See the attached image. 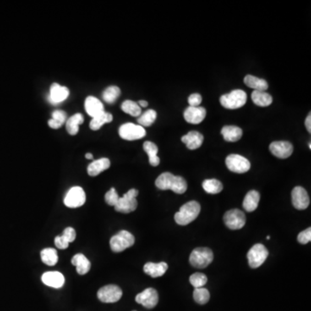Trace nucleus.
I'll list each match as a JSON object with an SVG mask.
<instances>
[{
    "instance_id": "2eb2a0df",
    "label": "nucleus",
    "mask_w": 311,
    "mask_h": 311,
    "mask_svg": "<svg viewBox=\"0 0 311 311\" xmlns=\"http://www.w3.org/2000/svg\"><path fill=\"white\" fill-rule=\"evenodd\" d=\"M293 145L287 141H275L270 144V152L279 159H288L293 152Z\"/></svg>"
},
{
    "instance_id": "20e7f679",
    "label": "nucleus",
    "mask_w": 311,
    "mask_h": 311,
    "mask_svg": "<svg viewBox=\"0 0 311 311\" xmlns=\"http://www.w3.org/2000/svg\"><path fill=\"white\" fill-rule=\"evenodd\" d=\"M247 95L246 92L241 89H236L220 97L221 106L226 109H238L246 105Z\"/></svg>"
},
{
    "instance_id": "1a4fd4ad",
    "label": "nucleus",
    "mask_w": 311,
    "mask_h": 311,
    "mask_svg": "<svg viewBox=\"0 0 311 311\" xmlns=\"http://www.w3.org/2000/svg\"><path fill=\"white\" fill-rule=\"evenodd\" d=\"M227 169L235 173H246L251 168L249 160L238 154H231L226 159Z\"/></svg>"
},
{
    "instance_id": "79ce46f5",
    "label": "nucleus",
    "mask_w": 311,
    "mask_h": 311,
    "mask_svg": "<svg viewBox=\"0 0 311 311\" xmlns=\"http://www.w3.org/2000/svg\"><path fill=\"white\" fill-rule=\"evenodd\" d=\"M202 100H203V97H202L201 94H191L190 96L188 97V102L189 104V106L197 107V106H200V105H201Z\"/></svg>"
},
{
    "instance_id": "9d476101",
    "label": "nucleus",
    "mask_w": 311,
    "mask_h": 311,
    "mask_svg": "<svg viewBox=\"0 0 311 311\" xmlns=\"http://www.w3.org/2000/svg\"><path fill=\"white\" fill-rule=\"evenodd\" d=\"M86 203V193L83 188L75 186L68 190L64 198V204L68 208L76 209L84 205Z\"/></svg>"
},
{
    "instance_id": "423d86ee",
    "label": "nucleus",
    "mask_w": 311,
    "mask_h": 311,
    "mask_svg": "<svg viewBox=\"0 0 311 311\" xmlns=\"http://www.w3.org/2000/svg\"><path fill=\"white\" fill-rule=\"evenodd\" d=\"M138 191L135 188L130 189L123 197H120L117 204L114 206L115 210L124 214H129L136 210L138 207V202L136 197H138Z\"/></svg>"
},
{
    "instance_id": "a18cd8bd",
    "label": "nucleus",
    "mask_w": 311,
    "mask_h": 311,
    "mask_svg": "<svg viewBox=\"0 0 311 311\" xmlns=\"http://www.w3.org/2000/svg\"><path fill=\"white\" fill-rule=\"evenodd\" d=\"M85 158L87 159H93L94 157H93V154H91V153H87L85 155Z\"/></svg>"
},
{
    "instance_id": "7ed1b4c3",
    "label": "nucleus",
    "mask_w": 311,
    "mask_h": 311,
    "mask_svg": "<svg viewBox=\"0 0 311 311\" xmlns=\"http://www.w3.org/2000/svg\"><path fill=\"white\" fill-rule=\"evenodd\" d=\"M214 259L211 249L208 247H198L191 253L189 263L193 267L203 269L208 267Z\"/></svg>"
},
{
    "instance_id": "473e14b6",
    "label": "nucleus",
    "mask_w": 311,
    "mask_h": 311,
    "mask_svg": "<svg viewBox=\"0 0 311 311\" xmlns=\"http://www.w3.org/2000/svg\"><path fill=\"white\" fill-rule=\"evenodd\" d=\"M41 258L44 264L53 266L58 262V254L54 248H45L42 250Z\"/></svg>"
},
{
    "instance_id": "ddd939ff",
    "label": "nucleus",
    "mask_w": 311,
    "mask_h": 311,
    "mask_svg": "<svg viewBox=\"0 0 311 311\" xmlns=\"http://www.w3.org/2000/svg\"><path fill=\"white\" fill-rule=\"evenodd\" d=\"M136 302L147 308H153L159 302V294L153 288H147L141 293L138 294Z\"/></svg>"
},
{
    "instance_id": "9b49d317",
    "label": "nucleus",
    "mask_w": 311,
    "mask_h": 311,
    "mask_svg": "<svg viewBox=\"0 0 311 311\" xmlns=\"http://www.w3.org/2000/svg\"><path fill=\"white\" fill-rule=\"evenodd\" d=\"M247 221L244 212L240 209H232L226 212L224 215V222L228 228L232 230H239L245 226Z\"/></svg>"
},
{
    "instance_id": "a878e982",
    "label": "nucleus",
    "mask_w": 311,
    "mask_h": 311,
    "mask_svg": "<svg viewBox=\"0 0 311 311\" xmlns=\"http://www.w3.org/2000/svg\"><path fill=\"white\" fill-rule=\"evenodd\" d=\"M242 130L235 126H226L221 130V135L223 136L224 139L227 142L239 141L242 137Z\"/></svg>"
},
{
    "instance_id": "412c9836",
    "label": "nucleus",
    "mask_w": 311,
    "mask_h": 311,
    "mask_svg": "<svg viewBox=\"0 0 311 311\" xmlns=\"http://www.w3.org/2000/svg\"><path fill=\"white\" fill-rule=\"evenodd\" d=\"M168 267H169L168 264L165 262H161V263L149 262L144 264V271L151 278H159V277L165 275V273L168 270Z\"/></svg>"
},
{
    "instance_id": "f03ea898",
    "label": "nucleus",
    "mask_w": 311,
    "mask_h": 311,
    "mask_svg": "<svg viewBox=\"0 0 311 311\" xmlns=\"http://www.w3.org/2000/svg\"><path fill=\"white\" fill-rule=\"evenodd\" d=\"M201 212V206L196 201L185 203L175 214V221L180 226H186L194 221Z\"/></svg>"
},
{
    "instance_id": "c9c22d12",
    "label": "nucleus",
    "mask_w": 311,
    "mask_h": 311,
    "mask_svg": "<svg viewBox=\"0 0 311 311\" xmlns=\"http://www.w3.org/2000/svg\"><path fill=\"white\" fill-rule=\"evenodd\" d=\"M121 91L117 86H110L103 92V100L108 104H112L121 96Z\"/></svg>"
},
{
    "instance_id": "f257e3e1",
    "label": "nucleus",
    "mask_w": 311,
    "mask_h": 311,
    "mask_svg": "<svg viewBox=\"0 0 311 311\" xmlns=\"http://www.w3.org/2000/svg\"><path fill=\"white\" fill-rule=\"evenodd\" d=\"M155 184L157 188L161 190L170 189L179 195L185 193L188 188L187 182L183 177L174 176L173 174L170 172L161 174L156 180Z\"/></svg>"
},
{
    "instance_id": "a19ab883",
    "label": "nucleus",
    "mask_w": 311,
    "mask_h": 311,
    "mask_svg": "<svg viewBox=\"0 0 311 311\" xmlns=\"http://www.w3.org/2000/svg\"><path fill=\"white\" fill-rule=\"evenodd\" d=\"M297 241H298L299 243L302 244V245H306V244H308V242H310V227H308V228L306 229V230H304V231H302V232H300L299 235H298V237H297Z\"/></svg>"
},
{
    "instance_id": "58836bf2",
    "label": "nucleus",
    "mask_w": 311,
    "mask_h": 311,
    "mask_svg": "<svg viewBox=\"0 0 311 311\" xmlns=\"http://www.w3.org/2000/svg\"><path fill=\"white\" fill-rule=\"evenodd\" d=\"M189 282L196 289L203 288L208 282V278L203 273H194L189 278Z\"/></svg>"
},
{
    "instance_id": "6e6552de",
    "label": "nucleus",
    "mask_w": 311,
    "mask_h": 311,
    "mask_svg": "<svg viewBox=\"0 0 311 311\" xmlns=\"http://www.w3.org/2000/svg\"><path fill=\"white\" fill-rule=\"evenodd\" d=\"M268 250L262 244H256L254 245L249 252L247 253V258L249 263L250 267L258 268L264 264V262L267 258Z\"/></svg>"
},
{
    "instance_id": "2f4dec72",
    "label": "nucleus",
    "mask_w": 311,
    "mask_h": 311,
    "mask_svg": "<svg viewBox=\"0 0 311 311\" xmlns=\"http://www.w3.org/2000/svg\"><path fill=\"white\" fill-rule=\"evenodd\" d=\"M67 121V113L62 110H56L52 114V119L49 121L48 125L52 129H59Z\"/></svg>"
},
{
    "instance_id": "aec40b11",
    "label": "nucleus",
    "mask_w": 311,
    "mask_h": 311,
    "mask_svg": "<svg viewBox=\"0 0 311 311\" xmlns=\"http://www.w3.org/2000/svg\"><path fill=\"white\" fill-rule=\"evenodd\" d=\"M203 140H204V138H203V134L196 131L189 132L186 135L182 137V143H184L189 150H197L200 148L203 144Z\"/></svg>"
},
{
    "instance_id": "37998d69",
    "label": "nucleus",
    "mask_w": 311,
    "mask_h": 311,
    "mask_svg": "<svg viewBox=\"0 0 311 311\" xmlns=\"http://www.w3.org/2000/svg\"><path fill=\"white\" fill-rule=\"evenodd\" d=\"M306 129L308 132H311V115L310 113L308 115V117L306 118L305 121Z\"/></svg>"
},
{
    "instance_id": "49530a36",
    "label": "nucleus",
    "mask_w": 311,
    "mask_h": 311,
    "mask_svg": "<svg viewBox=\"0 0 311 311\" xmlns=\"http://www.w3.org/2000/svg\"><path fill=\"white\" fill-rule=\"evenodd\" d=\"M134 311H135V310H134Z\"/></svg>"
},
{
    "instance_id": "5701e85b",
    "label": "nucleus",
    "mask_w": 311,
    "mask_h": 311,
    "mask_svg": "<svg viewBox=\"0 0 311 311\" xmlns=\"http://www.w3.org/2000/svg\"><path fill=\"white\" fill-rule=\"evenodd\" d=\"M110 165H111V162L106 158H102V159L92 162L91 164L88 165V175L90 176H98L103 171L107 170L110 167Z\"/></svg>"
},
{
    "instance_id": "39448f33",
    "label": "nucleus",
    "mask_w": 311,
    "mask_h": 311,
    "mask_svg": "<svg viewBox=\"0 0 311 311\" xmlns=\"http://www.w3.org/2000/svg\"><path fill=\"white\" fill-rule=\"evenodd\" d=\"M135 243V238L131 232L127 231H121L117 235L112 236L110 240V247L112 252L121 253L125 250L132 247Z\"/></svg>"
},
{
    "instance_id": "e433bc0d",
    "label": "nucleus",
    "mask_w": 311,
    "mask_h": 311,
    "mask_svg": "<svg viewBox=\"0 0 311 311\" xmlns=\"http://www.w3.org/2000/svg\"><path fill=\"white\" fill-rule=\"evenodd\" d=\"M156 119H157V112L152 109H150L138 118V123L142 127H150L155 122Z\"/></svg>"
},
{
    "instance_id": "7c9ffc66",
    "label": "nucleus",
    "mask_w": 311,
    "mask_h": 311,
    "mask_svg": "<svg viewBox=\"0 0 311 311\" xmlns=\"http://www.w3.org/2000/svg\"><path fill=\"white\" fill-rule=\"evenodd\" d=\"M252 100L255 105L262 107L270 106L273 100L271 95L264 91H253Z\"/></svg>"
},
{
    "instance_id": "c756f323",
    "label": "nucleus",
    "mask_w": 311,
    "mask_h": 311,
    "mask_svg": "<svg viewBox=\"0 0 311 311\" xmlns=\"http://www.w3.org/2000/svg\"><path fill=\"white\" fill-rule=\"evenodd\" d=\"M144 150L149 157L150 165H152L154 167L159 166L160 164V159L158 157V151H159L158 146L152 142H144Z\"/></svg>"
},
{
    "instance_id": "c85d7f7f",
    "label": "nucleus",
    "mask_w": 311,
    "mask_h": 311,
    "mask_svg": "<svg viewBox=\"0 0 311 311\" xmlns=\"http://www.w3.org/2000/svg\"><path fill=\"white\" fill-rule=\"evenodd\" d=\"M113 117L111 113L109 112H106L105 111L101 112L100 114L95 116V117L92 118V121H90L89 124V127L90 129L93 131H98L100 129V127H102L103 125L105 124L111 123Z\"/></svg>"
},
{
    "instance_id": "6ab92c4d",
    "label": "nucleus",
    "mask_w": 311,
    "mask_h": 311,
    "mask_svg": "<svg viewBox=\"0 0 311 311\" xmlns=\"http://www.w3.org/2000/svg\"><path fill=\"white\" fill-rule=\"evenodd\" d=\"M76 238V232L73 227H67L63 231V234L61 236H57L55 239V245L58 249H67L68 245L71 242L74 241Z\"/></svg>"
},
{
    "instance_id": "f8f14e48",
    "label": "nucleus",
    "mask_w": 311,
    "mask_h": 311,
    "mask_svg": "<svg viewBox=\"0 0 311 311\" xmlns=\"http://www.w3.org/2000/svg\"><path fill=\"white\" fill-rule=\"evenodd\" d=\"M122 290L114 285H109L100 288L98 291V298L102 302L112 303L121 300L122 297Z\"/></svg>"
},
{
    "instance_id": "b1692460",
    "label": "nucleus",
    "mask_w": 311,
    "mask_h": 311,
    "mask_svg": "<svg viewBox=\"0 0 311 311\" xmlns=\"http://www.w3.org/2000/svg\"><path fill=\"white\" fill-rule=\"evenodd\" d=\"M72 264L76 267V271L80 275H85L90 270L91 263L88 260V258L82 253H78L72 258Z\"/></svg>"
},
{
    "instance_id": "4c0bfd02",
    "label": "nucleus",
    "mask_w": 311,
    "mask_h": 311,
    "mask_svg": "<svg viewBox=\"0 0 311 311\" xmlns=\"http://www.w3.org/2000/svg\"><path fill=\"white\" fill-rule=\"evenodd\" d=\"M210 298L209 291L205 288H197L194 291V299L199 304H206Z\"/></svg>"
},
{
    "instance_id": "4468645a",
    "label": "nucleus",
    "mask_w": 311,
    "mask_h": 311,
    "mask_svg": "<svg viewBox=\"0 0 311 311\" xmlns=\"http://www.w3.org/2000/svg\"><path fill=\"white\" fill-rule=\"evenodd\" d=\"M292 204L298 210H303L308 208L309 205V197L305 188L297 186L293 188L291 192Z\"/></svg>"
},
{
    "instance_id": "c03bdc74",
    "label": "nucleus",
    "mask_w": 311,
    "mask_h": 311,
    "mask_svg": "<svg viewBox=\"0 0 311 311\" xmlns=\"http://www.w3.org/2000/svg\"><path fill=\"white\" fill-rule=\"evenodd\" d=\"M138 104V106H140V107H146L148 106V102H147L146 100H139Z\"/></svg>"
},
{
    "instance_id": "dca6fc26",
    "label": "nucleus",
    "mask_w": 311,
    "mask_h": 311,
    "mask_svg": "<svg viewBox=\"0 0 311 311\" xmlns=\"http://www.w3.org/2000/svg\"><path fill=\"white\" fill-rule=\"evenodd\" d=\"M68 96H69V90L68 88L59 85L58 83H53L50 86V95L48 99L51 104L56 105L62 102L67 100Z\"/></svg>"
},
{
    "instance_id": "393cba45",
    "label": "nucleus",
    "mask_w": 311,
    "mask_h": 311,
    "mask_svg": "<svg viewBox=\"0 0 311 311\" xmlns=\"http://www.w3.org/2000/svg\"><path fill=\"white\" fill-rule=\"evenodd\" d=\"M260 200V195L258 191L251 190L244 198L243 208L247 212L255 211Z\"/></svg>"
},
{
    "instance_id": "f3484780",
    "label": "nucleus",
    "mask_w": 311,
    "mask_h": 311,
    "mask_svg": "<svg viewBox=\"0 0 311 311\" xmlns=\"http://www.w3.org/2000/svg\"><path fill=\"white\" fill-rule=\"evenodd\" d=\"M206 109L202 106H197V107H193V106H188V108L185 110L183 116H184L185 121L188 123L197 124L202 123L204 119L206 118Z\"/></svg>"
},
{
    "instance_id": "a211bd4d",
    "label": "nucleus",
    "mask_w": 311,
    "mask_h": 311,
    "mask_svg": "<svg viewBox=\"0 0 311 311\" xmlns=\"http://www.w3.org/2000/svg\"><path fill=\"white\" fill-rule=\"evenodd\" d=\"M42 281L47 286L59 289L64 285L65 278L62 273L59 271H48L42 276Z\"/></svg>"
},
{
    "instance_id": "0eeeda50",
    "label": "nucleus",
    "mask_w": 311,
    "mask_h": 311,
    "mask_svg": "<svg viewBox=\"0 0 311 311\" xmlns=\"http://www.w3.org/2000/svg\"><path fill=\"white\" fill-rule=\"evenodd\" d=\"M119 134L121 138L128 141H133L144 138L146 132L144 127L135 124L127 123L122 125L119 129Z\"/></svg>"
},
{
    "instance_id": "bb28decb",
    "label": "nucleus",
    "mask_w": 311,
    "mask_h": 311,
    "mask_svg": "<svg viewBox=\"0 0 311 311\" xmlns=\"http://www.w3.org/2000/svg\"><path fill=\"white\" fill-rule=\"evenodd\" d=\"M244 83L250 88L254 89V91H266L268 88V83L264 79L248 74L244 78Z\"/></svg>"
},
{
    "instance_id": "cd10ccee",
    "label": "nucleus",
    "mask_w": 311,
    "mask_h": 311,
    "mask_svg": "<svg viewBox=\"0 0 311 311\" xmlns=\"http://www.w3.org/2000/svg\"><path fill=\"white\" fill-rule=\"evenodd\" d=\"M83 121L84 118L82 113H75L71 116L68 121H66V129L68 134L72 136L76 135L79 132V126L83 123Z\"/></svg>"
},
{
    "instance_id": "f704fd0d",
    "label": "nucleus",
    "mask_w": 311,
    "mask_h": 311,
    "mask_svg": "<svg viewBox=\"0 0 311 311\" xmlns=\"http://www.w3.org/2000/svg\"><path fill=\"white\" fill-rule=\"evenodd\" d=\"M121 109L123 110V112L133 117H139L141 115V107L138 106V103L132 100H125L121 105Z\"/></svg>"
},
{
    "instance_id": "72a5a7b5",
    "label": "nucleus",
    "mask_w": 311,
    "mask_h": 311,
    "mask_svg": "<svg viewBox=\"0 0 311 311\" xmlns=\"http://www.w3.org/2000/svg\"><path fill=\"white\" fill-rule=\"evenodd\" d=\"M203 188L209 194H219L223 189V185L217 179H207L203 182Z\"/></svg>"
},
{
    "instance_id": "4be33fe9",
    "label": "nucleus",
    "mask_w": 311,
    "mask_h": 311,
    "mask_svg": "<svg viewBox=\"0 0 311 311\" xmlns=\"http://www.w3.org/2000/svg\"><path fill=\"white\" fill-rule=\"evenodd\" d=\"M86 112L90 117L94 118L104 112V106L100 100L94 96H88L85 100Z\"/></svg>"
},
{
    "instance_id": "ea45409f",
    "label": "nucleus",
    "mask_w": 311,
    "mask_h": 311,
    "mask_svg": "<svg viewBox=\"0 0 311 311\" xmlns=\"http://www.w3.org/2000/svg\"><path fill=\"white\" fill-rule=\"evenodd\" d=\"M120 199V197L118 195L117 191L114 188H112L105 195V201L109 206L114 207L117 204L118 201Z\"/></svg>"
}]
</instances>
